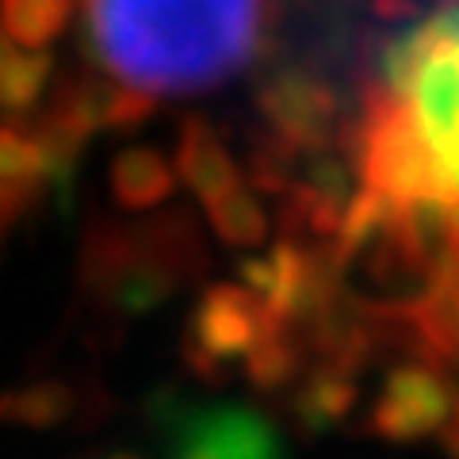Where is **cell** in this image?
Here are the masks:
<instances>
[{"instance_id": "cell-1", "label": "cell", "mask_w": 459, "mask_h": 459, "mask_svg": "<svg viewBox=\"0 0 459 459\" xmlns=\"http://www.w3.org/2000/svg\"><path fill=\"white\" fill-rule=\"evenodd\" d=\"M364 153L368 214L459 234V0L386 54Z\"/></svg>"}, {"instance_id": "cell-2", "label": "cell", "mask_w": 459, "mask_h": 459, "mask_svg": "<svg viewBox=\"0 0 459 459\" xmlns=\"http://www.w3.org/2000/svg\"><path fill=\"white\" fill-rule=\"evenodd\" d=\"M100 74L146 100L222 89L264 39V0H81Z\"/></svg>"}, {"instance_id": "cell-3", "label": "cell", "mask_w": 459, "mask_h": 459, "mask_svg": "<svg viewBox=\"0 0 459 459\" xmlns=\"http://www.w3.org/2000/svg\"><path fill=\"white\" fill-rule=\"evenodd\" d=\"M169 214H123L100 219L89 230L81 256V287L96 314L108 318H142L157 310L180 283L188 253V222Z\"/></svg>"}, {"instance_id": "cell-4", "label": "cell", "mask_w": 459, "mask_h": 459, "mask_svg": "<svg viewBox=\"0 0 459 459\" xmlns=\"http://www.w3.org/2000/svg\"><path fill=\"white\" fill-rule=\"evenodd\" d=\"M69 172L54 161L35 119L0 115V249L42 207L50 192L65 188Z\"/></svg>"}, {"instance_id": "cell-5", "label": "cell", "mask_w": 459, "mask_h": 459, "mask_svg": "<svg viewBox=\"0 0 459 459\" xmlns=\"http://www.w3.org/2000/svg\"><path fill=\"white\" fill-rule=\"evenodd\" d=\"M246 341H249V307L241 303L238 291L214 287L192 310L188 333H184V356L192 360V368L207 371L219 368L226 356L241 352Z\"/></svg>"}, {"instance_id": "cell-6", "label": "cell", "mask_w": 459, "mask_h": 459, "mask_svg": "<svg viewBox=\"0 0 459 459\" xmlns=\"http://www.w3.org/2000/svg\"><path fill=\"white\" fill-rule=\"evenodd\" d=\"M108 188L115 207L123 214H150L161 207L177 188V172L153 146H126L111 157L108 165Z\"/></svg>"}, {"instance_id": "cell-7", "label": "cell", "mask_w": 459, "mask_h": 459, "mask_svg": "<svg viewBox=\"0 0 459 459\" xmlns=\"http://www.w3.org/2000/svg\"><path fill=\"white\" fill-rule=\"evenodd\" d=\"M54 77V54L50 50H23L4 42L0 47V115L27 119Z\"/></svg>"}, {"instance_id": "cell-8", "label": "cell", "mask_w": 459, "mask_h": 459, "mask_svg": "<svg viewBox=\"0 0 459 459\" xmlns=\"http://www.w3.org/2000/svg\"><path fill=\"white\" fill-rule=\"evenodd\" d=\"M177 169H180L184 184H188L207 207L222 204V199L230 195V161H226L222 146L214 142V134L199 119L184 123L180 150H177Z\"/></svg>"}, {"instance_id": "cell-9", "label": "cell", "mask_w": 459, "mask_h": 459, "mask_svg": "<svg viewBox=\"0 0 459 459\" xmlns=\"http://www.w3.org/2000/svg\"><path fill=\"white\" fill-rule=\"evenodd\" d=\"M77 0H0V35L12 47L47 50L69 27Z\"/></svg>"}, {"instance_id": "cell-10", "label": "cell", "mask_w": 459, "mask_h": 459, "mask_svg": "<svg viewBox=\"0 0 459 459\" xmlns=\"http://www.w3.org/2000/svg\"><path fill=\"white\" fill-rule=\"evenodd\" d=\"M77 402H81V394L69 383H62V379H42L35 386H23V391L0 398V418L20 421V425H31V429L62 425L69 413L77 410Z\"/></svg>"}, {"instance_id": "cell-11", "label": "cell", "mask_w": 459, "mask_h": 459, "mask_svg": "<svg viewBox=\"0 0 459 459\" xmlns=\"http://www.w3.org/2000/svg\"><path fill=\"white\" fill-rule=\"evenodd\" d=\"M111 459H138V455H111Z\"/></svg>"}]
</instances>
